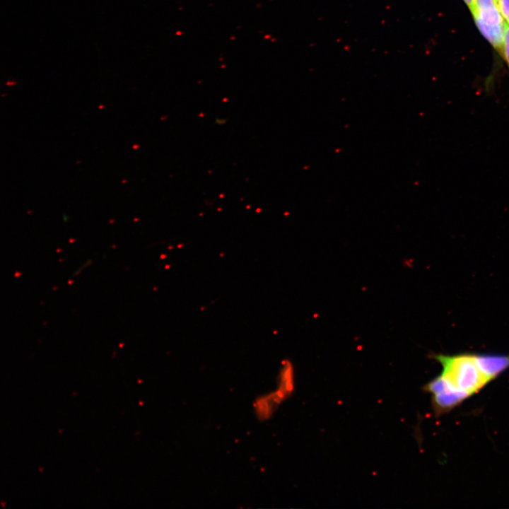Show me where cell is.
<instances>
[{
    "instance_id": "cell-1",
    "label": "cell",
    "mask_w": 509,
    "mask_h": 509,
    "mask_svg": "<svg viewBox=\"0 0 509 509\" xmlns=\"http://www.w3.org/2000/svg\"><path fill=\"white\" fill-rule=\"evenodd\" d=\"M431 358L443 367L441 374L455 387L472 395L480 391L489 381L477 367L473 354H433Z\"/></svg>"
},
{
    "instance_id": "cell-2",
    "label": "cell",
    "mask_w": 509,
    "mask_h": 509,
    "mask_svg": "<svg viewBox=\"0 0 509 509\" xmlns=\"http://www.w3.org/2000/svg\"><path fill=\"white\" fill-rule=\"evenodd\" d=\"M471 13L481 34L502 55L506 23L496 0H474Z\"/></svg>"
},
{
    "instance_id": "cell-3",
    "label": "cell",
    "mask_w": 509,
    "mask_h": 509,
    "mask_svg": "<svg viewBox=\"0 0 509 509\" xmlns=\"http://www.w3.org/2000/svg\"><path fill=\"white\" fill-rule=\"evenodd\" d=\"M475 363L491 382L509 368V354L474 353Z\"/></svg>"
},
{
    "instance_id": "cell-4",
    "label": "cell",
    "mask_w": 509,
    "mask_h": 509,
    "mask_svg": "<svg viewBox=\"0 0 509 509\" xmlns=\"http://www.w3.org/2000/svg\"><path fill=\"white\" fill-rule=\"evenodd\" d=\"M471 396L472 395L469 392L456 387L433 394L431 395V404L434 414L436 416H440L447 414Z\"/></svg>"
},
{
    "instance_id": "cell-5",
    "label": "cell",
    "mask_w": 509,
    "mask_h": 509,
    "mask_svg": "<svg viewBox=\"0 0 509 509\" xmlns=\"http://www.w3.org/2000/svg\"><path fill=\"white\" fill-rule=\"evenodd\" d=\"M278 394L279 392L262 397L256 402L255 409L259 418L264 419L271 414L273 408L281 397Z\"/></svg>"
},
{
    "instance_id": "cell-6",
    "label": "cell",
    "mask_w": 509,
    "mask_h": 509,
    "mask_svg": "<svg viewBox=\"0 0 509 509\" xmlns=\"http://www.w3.org/2000/svg\"><path fill=\"white\" fill-rule=\"evenodd\" d=\"M496 2L505 22L509 25V0H496Z\"/></svg>"
},
{
    "instance_id": "cell-7",
    "label": "cell",
    "mask_w": 509,
    "mask_h": 509,
    "mask_svg": "<svg viewBox=\"0 0 509 509\" xmlns=\"http://www.w3.org/2000/svg\"><path fill=\"white\" fill-rule=\"evenodd\" d=\"M502 56L506 61L509 67V25H505V30L503 42Z\"/></svg>"
},
{
    "instance_id": "cell-8",
    "label": "cell",
    "mask_w": 509,
    "mask_h": 509,
    "mask_svg": "<svg viewBox=\"0 0 509 509\" xmlns=\"http://www.w3.org/2000/svg\"><path fill=\"white\" fill-rule=\"evenodd\" d=\"M467 6H468L470 11H472L474 5V0H464Z\"/></svg>"
}]
</instances>
